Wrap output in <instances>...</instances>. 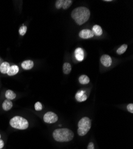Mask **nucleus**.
Wrapping results in <instances>:
<instances>
[{
  "label": "nucleus",
  "mask_w": 133,
  "mask_h": 149,
  "mask_svg": "<svg viewBox=\"0 0 133 149\" xmlns=\"http://www.w3.org/2000/svg\"><path fill=\"white\" fill-rule=\"evenodd\" d=\"M19 71V68L18 67V66L12 65V66H10L7 74L8 76H14V75H16V74H17Z\"/></svg>",
  "instance_id": "11"
},
{
  "label": "nucleus",
  "mask_w": 133,
  "mask_h": 149,
  "mask_svg": "<svg viewBox=\"0 0 133 149\" xmlns=\"http://www.w3.org/2000/svg\"><path fill=\"white\" fill-rule=\"evenodd\" d=\"M35 109L37 111H41L42 109V105L40 102H37L35 104Z\"/></svg>",
  "instance_id": "22"
},
{
  "label": "nucleus",
  "mask_w": 133,
  "mask_h": 149,
  "mask_svg": "<svg viewBox=\"0 0 133 149\" xmlns=\"http://www.w3.org/2000/svg\"><path fill=\"white\" fill-rule=\"evenodd\" d=\"M75 56L79 61H82L84 58V52L81 48H77L75 51Z\"/></svg>",
  "instance_id": "10"
},
{
  "label": "nucleus",
  "mask_w": 133,
  "mask_h": 149,
  "mask_svg": "<svg viewBox=\"0 0 133 149\" xmlns=\"http://www.w3.org/2000/svg\"><path fill=\"white\" fill-rule=\"evenodd\" d=\"M72 70V66L69 63H65L63 66V73L66 74L70 73Z\"/></svg>",
  "instance_id": "17"
},
{
  "label": "nucleus",
  "mask_w": 133,
  "mask_h": 149,
  "mask_svg": "<svg viewBox=\"0 0 133 149\" xmlns=\"http://www.w3.org/2000/svg\"><path fill=\"white\" fill-rule=\"evenodd\" d=\"M64 0H57L56 2V7L57 9H60L62 8Z\"/></svg>",
  "instance_id": "21"
},
{
  "label": "nucleus",
  "mask_w": 133,
  "mask_h": 149,
  "mask_svg": "<svg viewBox=\"0 0 133 149\" xmlns=\"http://www.w3.org/2000/svg\"><path fill=\"white\" fill-rule=\"evenodd\" d=\"M87 95L86 94V91L83 90L79 91L75 94V99L78 102H83L87 100Z\"/></svg>",
  "instance_id": "8"
},
{
  "label": "nucleus",
  "mask_w": 133,
  "mask_h": 149,
  "mask_svg": "<svg viewBox=\"0 0 133 149\" xmlns=\"http://www.w3.org/2000/svg\"><path fill=\"white\" fill-rule=\"evenodd\" d=\"M5 97L7 99V100L11 101L12 100H14V99L16 98V94L14 91H13L12 90H8L6 91Z\"/></svg>",
  "instance_id": "15"
},
{
  "label": "nucleus",
  "mask_w": 133,
  "mask_h": 149,
  "mask_svg": "<svg viewBox=\"0 0 133 149\" xmlns=\"http://www.w3.org/2000/svg\"><path fill=\"white\" fill-rule=\"evenodd\" d=\"M58 116L53 111H48L43 117V120L45 123H53L58 120Z\"/></svg>",
  "instance_id": "5"
},
{
  "label": "nucleus",
  "mask_w": 133,
  "mask_h": 149,
  "mask_svg": "<svg viewBox=\"0 0 133 149\" xmlns=\"http://www.w3.org/2000/svg\"><path fill=\"white\" fill-rule=\"evenodd\" d=\"M127 47H128V45L127 44H123L121 46H120L116 51V53L118 54L119 55H120V54H124L127 49Z\"/></svg>",
  "instance_id": "18"
},
{
  "label": "nucleus",
  "mask_w": 133,
  "mask_h": 149,
  "mask_svg": "<svg viewBox=\"0 0 133 149\" xmlns=\"http://www.w3.org/2000/svg\"><path fill=\"white\" fill-rule=\"evenodd\" d=\"M94 36L93 31L90 29H83L79 33V36L82 39L91 38Z\"/></svg>",
  "instance_id": "6"
},
{
  "label": "nucleus",
  "mask_w": 133,
  "mask_h": 149,
  "mask_svg": "<svg viewBox=\"0 0 133 149\" xmlns=\"http://www.w3.org/2000/svg\"><path fill=\"white\" fill-rule=\"evenodd\" d=\"M72 2L73 1H72V0H64L62 8L65 10L69 8L70 7V6L72 4Z\"/></svg>",
  "instance_id": "19"
},
{
  "label": "nucleus",
  "mask_w": 133,
  "mask_h": 149,
  "mask_svg": "<svg viewBox=\"0 0 133 149\" xmlns=\"http://www.w3.org/2000/svg\"><path fill=\"white\" fill-rule=\"evenodd\" d=\"M33 66L34 63L31 60H27L23 61L21 64V66L24 70H31L33 68Z\"/></svg>",
  "instance_id": "9"
},
{
  "label": "nucleus",
  "mask_w": 133,
  "mask_h": 149,
  "mask_svg": "<svg viewBox=\"0 0 133 149\" xmlns=\"http://www.w3.org/2000/svg\"><path fill=\"white\" fill-rule=\"evenodd\" d=\"M79 82L81 84L86 85L90 82V78L88 76L86 75V74H82V75L80 76L79 78Z\"/></svg>",
  "instance_id": "16"
},
{
  "label": "nucleus",
  "mask_w": 133,
  "mask_h": 149,
  "mask_svg": "<svg viewBox=\"0 0 133 149\" xmlns=\"http://www.w3.org/2000/svg\"><path fill=\"white\" fill-rule=\"evenodd\" d=\"M10 126L15 129L24 130L29 127V122L26 119L20 116H14L10 120Z\"/></svg>",
  "instance_id": "3"
},
{
  "label": "nucleus",
  "mask_w": 133,
  "mask_h": 149,
  "mask_svg": "<svg viewBox=\"0 0 133 149\" xmlns=\"http://www.w3.org/2000/svg\"><path fill=\"white\" fill-rule=\"evenodd\" d=\"M26 31H27V26H25V25H23L20 28H19V33L20 34V35L21 36H24L26 33Z\"/></svg>",
  "instance_id": "20"
},
{
  "label": "nucleus",
  "mask_w": 133,
  "mask_h": 149,
  "mask_svg": "<svg viewBox=\"0 0 133 149\" xmlns=\"http://www.w3.org/2000/svg\"><path fill=\"white\" fill-rule=\"evenodd\" d=\"M54 139L58 142H68L74 139V133L68 128H60L55 130L53 132Z\"/></svg>",
  "instance_id": "2"
},
{
  "label": "nucleus",
  "mask_w": 133,
  "mask_h": 149,
  "mask_svg": "<svg viewBox=\"0 0 133 149\" xmlns=\"http://www.w3.org/2000/svg\"><path fill=\"white\" fill-rule=\"evenodd\" d=\"M87 149H95L94 148V144L93 142H90L87 147Z\"/></svg>",
  "instance_id": "24"
},
{
  "label": "nucleus",
  "mask_w": 133,
  "mask_h": 149,
  "mask_svg": "<svg viewBox=\"0 0 133 149\" xmlns=\"http://www.w3.org/2000/svg\"><path fill=\"white\" fill-rule=\"evenodd\" d=\"M127 110L129 111V112L132 113H133V104L132 103H130L129 104H128L127 107Z\"/></svg>",
  "instance_id": "23"
},
{
  "label": "nucleus",
  "mask_w": 133,
  "mask_h": 149,
  "mask_svg": "<svg viewBox=\"0 0 133 149\" xmlns=\"http://www.w3.org/2000/svg\"><path fill=\"white\" fill-rule=\"evenodd\" d=\"M71 16L78 24L82 25L90 19V11L87 7H79L72 11Z\"/></svg>",
  "instance_id": "1"
},
{
  "label": "nucleus",
  "mask_w": 133,
  "mask_h": 149,
  "mask_svg": "<svg viewBox=\"0 0 133 149\" xmlns=\"http://www.w3.org/2000/svg\"><path fill=\"white\" fill-rule=\"evenodd\" d=\"M100 61H101L102 64L106 68L111 66L112 65V60L111 57L107 54L103 55L100 58Z\"/></svg>",
  "instance_id": "7"
},
{
  "label": "nucleus",
  "mask_w": 133,
  "mask_h": 149,
  "mask_svg": "<svg viewBox=\"0 0 133 149\" xmlns=\"http://www.w3.org/2000/svg\"><path fill=\"white\" fill-rule=\"evenodd\" d=\"M104 1H105V2H111L112 1H111V0H104Z\"/></svg>",
  "instance_id": "27"
},
{
  "label": "nucleus",
  "mask_w": 133,
  "mask_h": 149,
  "mask_svg": "<svg viewBox=\"0 0 133 149\" xmlns=\"http://www.w3.org/2000/svg\"><path fill=\"white\" fill-rule=\"evenodd\" d=\"M4 146V142L3 140L0 139V149H2Z\"/></svg>",
  "instance_id": "25"
},
{
  "label": "nucleus",
  "mask_w": 133,
  "mask_h": 149,
  "mask_svg": "<svg viewBox=\"0 0 133 149\" xmlns=\"http://www.w3.org/2000/svg\"><path fill=\"white\" fill-rule=\"evenodd\" d=\"M2 107L4 111H8L13 107V103H12L11 100L6 99L3 103Z\"/></svg>",
  "instance_id": "13"
},
{
  "label": "nucleus",
  "mask_w": 133,
  "mask_h": 149,
  "mask_svg": "<svg viewBox=\"0 0 133 149\" xmlns=\"http://www.w3.org/2000/svg\"><path fill=\"white\" fill-rule=\"evenodd\" d=\"M10 67V65L7 61H4L0 66V72L3 74H7L9 68Z\"/></svg>",
  "instance_id": "12"
},
{
  "label": "nucleus",
  "mask_w": 133,
  "mask_h": 149,
  "mask_svg": "<svg viewBox=\"0 0 133 149\" xmlns=\"http://www.w3.org/2000/svg\"><path fill=\"white\" fill-rule=\"evenodd\" d=\"M78 134L79 136L86 135L91 127V120L88 117L82 118L78 122Z\"/></svg>",
  "instance_id": "4"
},
{
  "label": "nucleus",
  "mask_w": 133,
  "mask_h": 149,
  "mask_svg": "<svg viewBox=\"0 0 133 149\" xmlns=\"http://www.w3.org/2000/svg\"><path fill=\"white\" fill-rule=\"evenodd\" d=\"M3 62H4V61H3V59L2 58L0 57V66H1V64L3 63Z\"/></svg>",
  "instance_id": "26"
},
{
  "label": "nucleus",
  "mask_w": 133,
  "mask_h": 149,
  "mask_svg": "<svg viewBox=\"0 0 133 149\" xmlns=\"http://www.w3.org/2000/svg\"><path fill=\"white\" fill-rule=\"evenodd\" d=\"M94 35L96 36H101L103 33V30L102 28H101L100 26L98 25V24H95L93 27V30H92Z\"/></svg>",
  "instance_id": "14"
},
{
  "label": "nucleus",
  "mask_w": 133,
  "mask_h": 149,
  "mask_svg": "<svg viewBox=\"0 0 133 149\" xmlns=\"http://www.w3.org/2000/svg\"><path fill=\"white\" fill-rule=\"evenodd\" d=\"M1 135L0 134V139H1Z\"/></svg>",
  "instance_id": "28"
}]
</instances>
